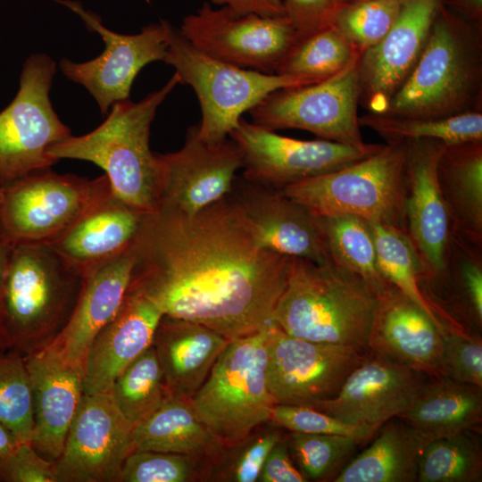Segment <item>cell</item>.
<instances>
[{
  "instance_id": "1",
  "label": "cell",
  "mask_w": 482,
  "mask_h": 482,
  "mask_svg": "<svg viewBox=\"0 0 482 482\" xmlns=\"http://www.w3.org/2000/svg\"><path fill=\"white\" fill-rule=\"evenodd\" d=\"M133 250L129 290L229 340L272 322L292 258L261 245L230 194L194 215L146 213Z\"/></svg>"
},
{
  "instance_id": "2",
  "label": "cell",
  "mask_w": 482,
  "mask_h": 482,
  "mask_svg": "<svg viewBox=\"0 0 482 482\" xmlns=\"http://www.w3.org/2000/svg\"><path fill=\"white\" fill-rule=\"evenodd\" d=\"M180 79L174 73L160 89L139 102L115 103L107 118L87 134L55 144L49 154L59 161L76 159L93 162L105 171L112 194L144 213L158 210L162 165L150 149V128L158 107Z\"/></svg>"
},
{
  "instance_id": "3",
  "label": "cell",
  "mask_w": 482,
  "mask_h": 482,
  "mask_svg": "<svg viewBox=\"0 0 482 482\" xmlns=\"http://www.w3.org/2000/svg\"><path fill=\"white\" fill-rule=\"evenodd\" d=\"M377 303L378 294L356 275L330 262L292 257L272 322L292 337L369 353Z\"/></svg>"
},
{
  "instance_id": "4",
  "label": "cell",
  "mask_w": 482,
  "mask_h": 482,
  "mask_svg": "<svg viewBox=\"0 0 482 482\" xmlns=\"http://www.w3.org/2000/svg\"><path fill=\"white\" fill-rule=\"evenodd\" d=\"M481 29L440 7L414 68L381 114L445 118L481 111Z\"/></svg>"
},
{
  "instance_id": "5",
  "label": "cell",
  "mask_w": 482,
  "mask_h": 482,
  "mask_svg": "<svg viewBox=\"0 0 482 482\" xmlns=\"http://www.w3.org/2000/svg\"><path fill=\"white\" fill-rule=\"evenodd\" d=\"M167 53L164 62L172 66L180 84L192 87L200 104L202 120L197 137L217 144L237 128L242 116L271 93L314 84L308 79L241 68L215 59L190 44L165 20Z\"/></svg>"
},
{
  "instance_id": "6",
  "label": "cell",
  "mask_w": 482,
  "mask_h": 482,
  "mask_svg": "<svg viewBox=\"0 0 482 482\" xmlns=\"http://www.w3.org/2000/svg\"><path fill=\"white\" fill-rule=\"evenodd\" d=\"M405 142L337 170L288 186L282 192L318 217L353 215L405 232Z\"/></svg>"
},
{
  "instance_id": "7",
  "label": "cell",
  "mask_w": 482,
  "mask_h": 482,
  "mask_svg": "<svg viewBox=\"0 0 482 482\" xmlns=\"http://www.w3.org/2000/svg\"><path fill=\"white\" fill-rule=\"evenodd\" d=\"M270 325L229 340L190 400L200 420L223 444L270 420L275 403L266 379Z\"/></svg>"
},
{
  "instance_id": "8",
  "label": "cell",
  "mask_w": 482,
  "mask_h": 482,
  "mask_svg": "<svg viewBox=\"0 0 482 482\" xmlns=\"http://www.w3.org/2000/svg\"><path fill=\"white\" fill-rule=\"evenodd\" d=\"M83 282L49 245L14 244L0 287V323L12 345L69 320Z\"/></svg>"
},
{
  "instance_id": "9",
  "label": "cell",
  "mask_w": 482,
  "mask_h": 482,
  "mask_svg": "<svg viewBox=\"0 0 482 482\" xmlns=\"http://www.w3.org/2000/svg\"><path fill=\"white\" fill-rule=\"evenodd\" d=\"M55 71L46 54H30L23 62L18 92L0 112V187L51 169L58 161L49 149L71 136L49 97Z\"/></svg>"
},
{
  "instance_id": "10",
  "label": "cell",
  "mask_w": 482,
  "mask_h": 482,
  "mask_svg": "<svg viewBox=\"0 0 482 482\" xmlns=\"http://www.w3.org/2000/svg\"><path fill=\"white\" fill-rule=\"evenodd\" d=\"M112 194L105 174L88 179L47 169L4 187L0 225L13 245H50Z\"/></svg>"
},
{
  "instance_id": "11",
  "label": "cell",
  "mask_w": 482,
  "mask_h": 482,
  "mask_svg": "<svg viewBox=\"0 0 482 482\" xmlns=\"http://www.w3.org/2000/svg\"><path fill=\"white\" fill-rule=\"evenodd\" d=\"M359 57L325 80L271 93L250 112L253 122L274 131L303 129L321 139L365 147L357 112Z\"/></svg>"
},
{
  "instance_id": "12",
  "label": "cell",
  "mask_w": 482,
  "mask_h": 482,
  "mask_svg": "<svg viewBox=\"0 0 482 482\" xmlns=\"http://www.w3.org/2000/svg\"><path fill=\"white\" fill-rule=\"evenodd\" d=\"M266 379L275 404L310 406L337 395L349 375L368 357L350 345L289 336L270 323Z\"/></svg>"
},
{
  "instance_id": "13",
  "label": "cell",
  "mask_w": 482,
  "mask_h": 482,
  "mask_svg": "<svg viewBox=\"0 0 482 482\" xmlns=\"http://www.w3.org/2000/svg\"><path fill=\"white\" fill-rule=\"evenodd\" d=\"M229 137L242 155L243 178L279 191L358 162L383 145L354 147L325 139H295L243 118Z\"/></svg>"
},
{
  "instance_id": "14",
  "label": "cell",
  "mask_w": 482,
  "mask_h": 482,
  "mask_svg": "<svg viewBox=\"0 0 482 482\" xmlns=\"http://www.w3.org/2000/svg\"><path fill=\"white\" fill-rule=\"evenodd\" d=\"M179 30L195 48L215 59L270 74L276 73L297 39L284 15H239L207 1L183 18Z\"/></svg>"
},
{
  "instance_id": "15",
  "label": "cell",
  "mask_w": 482,
  "mask_h": 482,
  "mask_svg": "<svg viewBox=\"0 0 482 482\" xmlns=\"http://www.w3.org/2000/svg\"><path fill=\"white\" fill-rule=\"evenodd\" d=\"M77 13L91 31L105 44L104 52L87 62H75L63 58L60 68L70 80L83 86L97 103L102 114L118 102L129 99L132 84L148 63L164 62L167 53L165 20L145 26L132 35L107 29L100 16L76 1L57 0Z\"/></svg>"
},
{
  "instance_id": "16",
  "label": "cell",
  "mask_w": 482,
  "mask_h": 482,
  "mask_svg": "<svg viewBox=\"0 0 482 482\" xmlns=\"http://www.w3.org/2000/svg\"><path fill=\"white\" fill-rule=\"evenodd\" d=\"M131 432L111 391L83 394L55 465L58 481H120Z\"/></svg>"
},
{
  "instance_id": "17",
  "label": "cell",
  "mask_w": 482,
  "mask_h": 482,
  "mask_svg": "<svg viewBox=\"0 0 482 482\" xmlns=\"http://www.w3.org/2000/svg\"><path fill=\"white\" fill-rule=\"evenodd\" d=\"M405 234L420 261L421 283L436 282L452 235L438 186L436 166L446 144L436 139L405 141Z\"/></svg>"
},
{
  "instance_id": "18",
  "label": "cell",
  "mask_w": 482,
  "mask_h": 482,
  "mask_svg": "<svg viewBox=\"0 0 482 482\" xmlns=\"http://www.w3.org/2000/svg\"><path fill=\"white\" fill-rule=\"evenodd\" d=\"M162 186L158 210L194 215L229 195L243 168L239 148L232 140L208 144L192 128L179 150L158 154Z\"/></svg>"
},
{
  "instance_id": "19",
  "label": "cell",
  "mask_w": 482,
  "mask_h": 482,
  "mask_svg": "<svg viewBox=\"0 0 482 482\" xmlns=\"http://www.w3.org/2000/svg\"><path fill=\"white\" fill-rule=\"evenodd\" d=\"M443 0H407L397 21L358 60L359 104L384 113L417 63Z\"/></svg>"
},
{
  "instance_id": "20",
  "label": "cell",
  "mask_w": 482,
  "mask_h": 482,
  "mask_svg": "<svg viewBox=\"0 0 482 482\" xmlns=\"http://www.w3.org/2000/svg\"><path fill=\"white\" fill-rule=\"evenodd\" d=\"M430 378L425 372L370 354L336 396L310 407L349 424L378 429L403 412Z\"/></svg>"
},
{
  "instance_id": "21",
  "label": "cell",
  "mask_w": 482,
  "mask_h": 482,
  "mask_svg": "<svg viewBox=\"0 0 482 482\" xmlns=\"http://www.w3.org/2000/svg\"><path fill=\"white\" fill-rule=\"evenodd\" d=\"M230 195L262 246L320 264L330 262L320 218L303 205L282 191L243 177L236 179Z\"/></svg>"
},
{
  "instance_id": "22",
  "label": "cell",
  "mask_w": 482,
  "mask_h": 482,
  "mask_svg": "<svg viewBox=\"0 0 482 482\" xmlns=\"http://www.w3.org/2000/svg\"><path fill=\"white\" fill-rule=\"evenodd\" d=\"M370 354L443 377V336L433 320L390 284L378 295L369 339Z\"/></svg>"
},
{
  "instance_id": "23",
  "label": "cell",
  "mask_w": 482,
  "mask_h": 482,
  "mask_svg": "<svg viewBox=\"0 0 482 482\" xmlns=\"http://www.w3.org/2000/svg\"><path fill=\"white\" fill-rule=\"evenodd\" d=\"M135 262L133 245L86 278L77 303L61 333L46 347L84 376L88 350L115 316L126 296Z\"/></svg>"
},
{
  "instance_id": "24",
  "label": "cell",
  "mask_w": 482,
  "mask_h": 482,
  "mask_svg": "<svg viewBox=\"0 0 482 482\" xmlns=\"http://www.w3.org/2000/svg\"><path fill=\"white\" fill-rule=\"evenodd\" d=\"M162 316L154 301L128 289L119 311L88 350L83 394L110 392L119 375L152 345Z\"/></svg>"
},
{
  "instance_id": "25",
  "label": "cell",
  "mask_w": 482,
  "mask_h": 482,
  "mask_svg": "<svg viewBox=\"0 0 482 482\" xmlns=\"http://www.w3.org/2000/svg\"><path fill=\"white\" fill-rule=\"evenodd\" d=\"M145 214L112 194L49 245L86 278L131 248Z\"/></svg>"
},
{
  "instance_id": "26",
  "label": "cell",
  "mask_w": 482,
  "mask_h": 482,
  "mask_svg": "<svg viewBox=\"0 0 482 482\" xmlns=\"http://www.w3.org/2000/svg\"><path fill=\"white\" fill-rule=\"evenodd\" d=\"M24 360L33 391L30 444L37 451L58 459L83 395L84 376L47 347Z\"/></svg>"
},
{
  "instance_id": "27",
  "label": "cell",
  "mask_w": 482,
  "mask_h": 482,
  "mask_svg": "<svg viewBox=\"0 0 482 482\" xmlns=\"http://www.w3.org/2000/svg\"><path fill=\"white\" fill-rule=\"evenodd\" d=\"M229 340L202 324L163 315L152 345L172 395L191 400Z\"/></svg>"
},
{
  "instance_id": "28",
  "label": "cell",
  "mask_w": 482,
  "mask_h": 482,
  "mask_svg": "<svg viewBox=\"0 0 482 482\" xmlns=\"http://www.w3.org/2000/svg\"><path fill=\"white\" fill-rule=\"evenodd\" d=\"M436 175L452 233L482 245V140L446 145Z\"/></svg>"
},
{
  "instance_id": "29",
  "label": "cell",
  "mask_w": 482,
  "mask_h": 482,
  "mask_svg": "<svg viewBox=\"0 0 482 482\" xmlns=\"http://www.w3.org/2000/svg\"><path fill=\"white\" fill-rule=\"evenodd\" d=\"M373 442L349 461L335 482H415L421 453L430 441L395 417L379 427Z\"/></svg>"
},
{
  "instance_id": "30",
  "label": "cell",
  "mask_w": 482,
  "mask_h": 482,
  "mask_svg": "<svg viewBox=\"0 0 482 482\" xmlns=\"http://www.w3.org/2000/svg\"><path fill=\"white\" fill-rule=\"evenodd\" d=\"M398 418L429 440L472 430L482 420V386L430 378Z\"/></svg>"
},
{
  "instance_id": "31",
  "label": "cell",
  "mask_w": 482,
  "mask_h": 482,
  "mask_svg": "<svg viewBox=\"0 0 482 482\" xmlns=\"http://www.w3.org/2000/svg\"><path fill=\"white\" fill-rule=\"evenodd\" d=\"M194 411L190 401L169 396L132 428L133 451H154L208 458L222 446Z\"/></svg>"
},
{
  "instance_id": "32",
  "label": "cell",
  "mask_w": 482,
  "mask_h": 482,
  "mask_svg": "<svg viewBox=\"0 0 482 482\" xmlns=\"http://www.w3.org/2000/svg\"><path fill=\"white\" fill-rule=\"evenodd\" d=\"M370 224L378 267L384 278L416 303L442 335L464 330L456 319L423 290L420 261L405 232L386 225Z\"/></svg>"
},
{
  "instance_id": "33",
  "label": "cell",
  "mask_w": 482,
  "mask_h": 482,
  "mask_svg": "<svg viewBox=\"0 0 482 482\" xmlns=\"http://www.w3.org/2000/svg\"><path fill=\"white\" fill-rule=\"evenodd\" d=\"M329 261L361 278L378 295L390 283L378 262L370 222L353 215L320 217Z\"/></svg>"
},
{
  "instance_id": "34",
  "label": "cell",
  "mask_w": 482,
  "mask_h": 482,
  "mask_svg": "<svg viewBox=\"0 0 482 482\" xmlns=\"http://www.w3.org/2000/svg\"><path fill=\"white\" fill-rule=\"evenodd\" d=\"M360 127L369 128L387 144L414 139H436L446 145L482 140V113L468 112L445 118H404L367 112Z\"/></svg>"
},
{
  "instance_id": "35",
  "label": "cell",
  "mask_w": 482,
  "mask_h": 482,
  "mask_svg": "<svg viewBox=\"0 0 482 482\" xmlns=\"http://www.w3.org/2000/svg\"><path fill=\"white\" fill-rule=\"evenodd\" d=\"M359 55L343 35L330 26L296 39L276 73L318 83L344 70Z\"/></svg>"
},
{
  "instance_id": "36",
  "label": "cell",
  "mask_w": 482,
  "mask_h": 482,
  "mask_svg": "<svg viewBox=\"0 0 482 482\" xmlns=\"http://www.w3.org/2000/svg\"><path fill=\"white\" fill-rule=\"evenodd\" d=\"M284 436L282 428L269 421L237 441L223 444L204 459L201 482H257L267 455Z\"/></svg>"
},
{
  "instance_id": "37",
  "label": "cell",
  "mask_w": 482,
  "mask_h": 482,
  "mask_svg": "<svg viewBox=\"0 0 482 482\" xmlns=\"http://www.w3.org/2000/svg\"><path fill=\"white\" fill-rule=\"evenodd\" d=\"M111 393L132 428L172 395L153 345L119 375Z\"/></svg>"
},
{
  "instance_id": "38",
  "label": "cell",
  "mask_w": 482,
  "mask_h": 482,
  "mask_svg": "<svg viewBox=\"0 0 482 482\" xmlns=\"http://www.w3.org/2000/svg\"><path fill=\"white\" fill-rule=\"evenodd\" d=\"M481 478V445L472 430L432 439L423 448L417 481L478 482Z\"/></svg>"
},
{
  "instance_id": "39",
  "label": "cell",
  "mask_w": 482,
  "mask_h": 482,
  "mask_svg": "<svg viewBox=\"0 0 482 482\" xmlns=\"http://www.w3.org/2000/svg\"><path fill=\"white\" fill-rule=\"evenodd\" d=\"M0 422L20 443L31 442L32 386L25 360L15 352H0Z\"/></svg>"
},
{
  "instance_id": "40",
  "label": "cell",
  "mask_w": 482,
  "mask_h": 482,
  "mask_svg": "<svg viewBox=\"0 0 482 482\" xmlns=\"http://www.w3.org/2000/svg\"><path fill=\"white\" fill-rule=\"evenodd\" d=\"M406 1L355 0L346 3L331 26L362 54L387 34Z\"/></svg>"
},
{
  "instance_id": "41",
  "label": "cell",
  "mask_w": 482,
  "mask_h": 482,
  "mask_svg": "<svg viewBox=\"0 0 482 482\" xmlns=\"http://www.w3.org/2000/svg\"><path fill=\"white\" fill-rule=\"evenodd\" d=\"M291 456L307 480H324L357 446L358 439L341 435L290 432L286 436Z\"/></svg>"
},
{
  "instance_id": "42",
  "label": "cell",
  "mask_w": 482,
  "mask_h": 482,
  "mask_svg": "<svg viewBox=\"0 0 482 482\" xmlns=\"http://www.w3.org/2000/svg\"><path fill=\"white\" fill-rule=\"evenodd\" d=\"M482 245L452 233L445 258V267L437 281L455 283L462 308L479 326L482 322Z\"/></svg>"
},
{
  "instance_id": "43",
  "label": "cell",
  "mask_w": 482,
  "mask_h": 482,
  "mask_svg": "<svg viewBox=\"0 0 482 482\" xmlns=\"http://www.w3.org/2000/svg\"><path fill=\"white\" fill-rule=\"evenodd\" d=\"M205 458L154 451H133L120 472L123 482H201Z\"/></svg>"
},
{
  "instance_id": "44",
  "label": "cell",
  "mask_w": 482,
  "mask_h": 482,
  "mask_svg": "<svg viewBox=\"0 0 482 482\" xmlns=\"http://www.w3.org/2000/svg\"><path fill=\"white\" fill-rule=\"evenodd\" d=\"M270 421L290 432L347 436L361 443L372 438L378 431L373 427L349 424L312 407L301 405L275 404Z\"/></svg>"
},
{
  "instance_id": "45",
  "label": "cell",
  "mask_w": 482,
  "mask_h": 482,
  "mask_svg": "<svg viewBox=\"0 0 482 482\" xmlns=\"http://www.w3.org/2000/svg\"><path fill=\"white\" fill-rule=\"evenodd\" d=\"M443 336L442 370L458 382L482 386V341L465 331Z\"/></svg>"
},
{
  "instance_id": "46",
  "label": "cell",
  "mask_w": 482,
  "mask_h": 482,
  "mask_svg": "<svg viewBox=\"0 0 482 482\" xmlns=\"http://www.w3.org/2000/svg\"><path fill=\"white\" fill-rule=\"evenodd\" d=\"M297 39L330 27L345 0H281Z\"/></svg>"
},
{
  "instance_id": "47",
  "label": "cell",
  "mask_w": 482,
  "mask_h": 482,
  "mask_svg": "<svg viewBox=\"0 0 482 482\" xmlns=\"http://www.w3.org/2000/svg\"><path fill=\"white\" fill-rule=\"evenodd\" d=\"M0 480L11 482H55V466L41 458L30 443H20L14 452L0 459Z\"/></svg>"
},
{
  "instance_id": "48",
  "label": "cell",
  "mask_w": 482,
  "mask_h": 482,
  "mask_svg": "<svg viewBox=\"0 0 482 482\" xmlns=\"http://www.w3.org/2000/svg\"><path fill=\"white\" fill-rule=\"evenodd\" d=\"M308 481L295 463L286 436L267 455L257 482H305Z\"/></svg>"
},
{
  "instance_id": "49",
  "label": "cell",
  "mask_w": 482,
  "mask_h": 482,
  "mask_svg": "<svg viewBox=\"0 0 482 482\" xmlns=\"http://www.w3.org/2000/svg\"><path fill=\"white\" fill-rule=\"evenodd\" d=\"M218 7H226L236 14L261 16L284 15L281 0H206Z\"/></svg>"
},
{
  "instance_id": "50",
  "label": "cell",
  "mask_w": 482,
  "mask_h": 482,
  "mask_svg": "<svg viewBox=\"0 0 482 482\" xmlns=\"http://www.w3.org/2000/svg\"><path fill=\"white\" fill-rule=\"evenodd\" d=\"M443 4L456 15L481 29L482 0H443Z\"/></svg>"
},
{
  "instance_id": "51",
  "label": "cell",
  "mask_w": 482,
  "mask_h": 482,
  "mask_svg": "<svg viewBox=\"0 0 482 482\" xmlns=\"http://www.w3.org/2000/svg\"><path fill=\"white\" fill-rule=\"evenodd\" d=\"M19 444L13 434L0 422V459L11 455Z\"/></svg>"
},
{
  "instance_id": "52",
  "label": "cell",
  "mask_w": 482,
  "mask_h": 482,
  "mask_svg": "<svg viewBox=\"0 0 482 482\" xmlns=\"http://www.w3.org/2000/svg\"><path fill=\"white\" fill-rule=\"evenodd\" d=\"M13 244L0 225V287L8 266Z\"/></svg>"
},
{
  "instance_id": "53",
  "label": "cell",
  "mask_w": 482,
  "mask_h": 482,
  "mask_svg": "<svg viewBox=\"0 0 482 482\" xmlns=\"http://www.w3.org/2000/svg\"><path fill=\"white\" fill-rule=\"evenodd\" d=\"M12 345V342L11 341L9 336L0 323V352L4 351V349L11 346Z\"/></svg>"
},
{
  "instance_id": "54",
  "label": "cell",
  "mask_w": 482,
  "mask_h": 482,
  "mask_svg": "<svg viewBox=\"0 0 482 482\" xmlns=\"http://www.w3.org/2000/svg\"><path fill=\"white\" fill-rule=\"evenodd\" d=\"M4 188L0 187V203L2 202L4 196Z\"/></svg>"
},
{
  "instance_id": "55",
  "label": "cell",
  "mask_w": 482,
  "mask_h": 482,
  "mask_svg": "<svg viewBox=\"0 0 482 482\" xmlns=\"http://www.w3.org/2000/svg\"><path fill=\"white\" fill-rule=\"evenodd\" d=\"M353 1H355V0H345V3H350V2H353Z\"/></svg>"
}]
</instances>
